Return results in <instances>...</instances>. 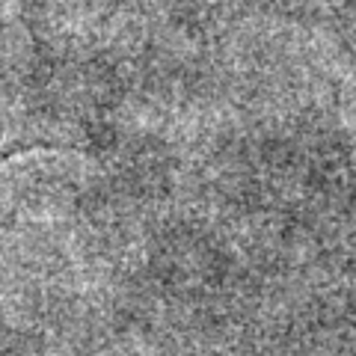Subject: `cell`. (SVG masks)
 Wrapping results in <instances>:
<instances>
[{
    "mask_svg": "<svg viewBox=\"0 0 356 356\" xmlns=\"http://www.w3.org/2000/svg\"><path fill=\"white\" fill-rule=\"evenodd\" d=\"M36 149H48V146H33V143H18V146H6L3 137H0V163L15 161V158H21V154H33Z\"/></svg>",
    "mask_w": 356,
    "mask_h": 356,
    "instance_id": "1",
    "label": "cell"
}]
</instances>
